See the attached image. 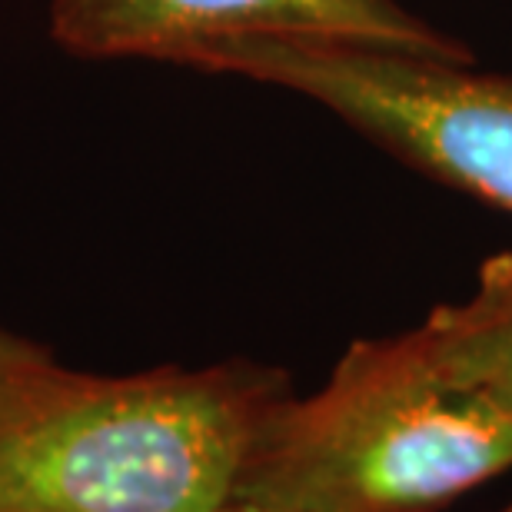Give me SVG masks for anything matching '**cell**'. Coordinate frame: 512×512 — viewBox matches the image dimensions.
Masks as SVG:
<instances>
[{"mask_svg": "<svg viewBox=\"0 0 512 512\" xmlns=\"http://www.w3.org/2000/svg\"><path fill=\"white\" fill-rule=\"evenodd\" d=\"M180 67L303 94L446 187L512 213V77L473 60L323 37H240Z\"/></svg>", "mask_w": 512, "mask_h": 512, "instance_id": "obj_3", "label": "cell"}, {"mask_svg": "<svg viewBox=\"0 0 512 512\" xmlns=\"http://www.w3.org/2000/svg\"><path fill=\"white\" fill-rule=\"evenodd\" d=\"M50 37L87 60L183 64L240 37H323L413 54H473L396 0H50Z\"/></svg>", "mask_w": 512, "mask_h": 512, "instance_id": "obj_4", "label": "cell"}, {"mask_svg": "<svg viewBox=\"0 0 512 512\" xmlns=\"http://www.w3.org/2000/svg\"><path fill=\"white\" fill-rule=\"evenodd\" d=\"M283 396L270 366L104 376L0 330V512H220Z\"/></svg>", "mask_w": 512, "mask_h": 512, "instance_id": "obj_1", "label": "cell"}, {"mask_svg": "<svg viewBox=\"0 0 512 512\" xmlns=\"http://www.w3.org/2000/svg\"><path fill=\"white\" fill-rule=\"evenodd\" d=\"M512 469V419L446 373L423 330L356 340L260 426L237 503L273 512H436Z\"/></svg>", "mask_w": 512, "mask_h": 512, "instance_id": "obj_2", "label": "cell"}, {"mask_svg": "<svg viewBox=\"0 0 512 512\" xmlns=\"http://www.w3.org/2000/svg\"><path fill=\"white\" fill-rule=\"evenodd\" d=\"M496 512H512V499H509V503H506V506H499Z\"/></svg>", "mask_w": 512, "mask_h": 512, "instance_id": "obj_7", "label": "cell"}, {"mask_svg": "<svg viewBox=\"0 0 512 512\" xmlns=\"http://www.w3.org/2000/svg\"><path fill=\"white\" fill-rule=\"evenodd\" d=\"M220 512H273V509H260V506H247V503H230L227 509Z\"/></svg>", "mask_w": 512, "mask_h": 512, "instance_id": "obj_6", "label": "cell"}, {"mask_svg": "<svg viewBox=\"0 0 512 512\" xmlns=\"http://www.w3.org/2000/svg\"><path fill=\"white\" fill-rule=\"evenodd\" d=\"M446 373L512 419V253L479 266L476 290L419 323Z\"/></svg>", "mask_w": 512, "mask_h": 512, "instance_id": "obj_5", "label": "cell"}]
</instances>
